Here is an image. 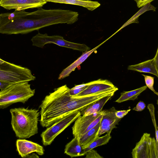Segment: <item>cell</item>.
<instances>
[{"instance_id":"obj_5","label":"cell","mask_w":158,"mask_h":158,"mask_svg":"<svg viewBox=\"0 0 158 158\" xmlns=\"http://www.w3.org/2000/svg\"><path fill=\"white\" fill-rule=\"evenodd\" d=\"M31 41L33 46L40 48H43L47 44H53L82 52L89 50L90 49L85 44L69 41L64 40L62 36L59 35L50 36L47 34L38 33L32 37Z\"/></svg>"},{"instance_id":"obj_18","label":"cell","mask_w":158,"mask_h":158,"mask_svg":"<svg viewBox=\"0 0 158 158\" xmlns=\"http://www.w3.org/2000/svg\"><path fill=\"white\" fill-rule=\"evenodd\" d=\"M100 122L94 127L80 138V143L83 149L88 147L98 137V133L99 128Z\"/></svg>"},{"instance_id":"obj_25","label":"cell","mask_w":158,"mask_h":158,"mask_svg":"<svg viewBox=\"0 0 158 158\" xmlns=\"http://www.w3.org/2000/svg\"><path fill=\"white\" fill-rule=\"evenodd\" d=\"M87 86L75 89H70L69 90L70 94L72 96H75L83 90Z\"/></svg>"},{"instance_id":"obj_11","label":"cell","mask_w":158,"mask_h":158,"mask_svg":"<svg viewBox=\"0 0 158 158\" xmlns=\"http://www.w3.org/2000/svg\"><path fill=\"white\" fill-rule=\"evenodd\" d=\"M116 87L110 81L100 79L90 81V84L83 90L75 96H80L100 93Z\"/></svg>"},{"instance_id":"obj_1","label":"cell","mask_w":158,"mask_h":158,"mask_svg":"<svg viewBox=\"0 0 158 158\" xmlns=\"http://www.w3.org/2000/svg\"><path fill=\"white\" fill-rule=\"evenodd\" d=\"M70 89L66 85L55 89L46 95L39 106L43 127H47L72 112H81L89 105L101 98L115 93L116 87L102 92L88 95L73 96L69 94Z\"/></svg>"},{"instance_id":"obj_16","label":"cell","mask_w":158,"mask_h":158,"mask_svg":"<svg viewBox=\"0 0 158 158\" xmlns=\"http://www.w3.org/2000/svg\"><path fill=\"white\" fill-rule=\"evenodd\" d=\"M114 94L113 93L105 96L89 105L83 110L81 112V115H87L100 112L102 110L104 105L113 96Z\"/></svg>"},{"instance_id":"obj_2","label":"cell","mask_w":158,"mask_h":158,"mask_svg":"<svg viewBox=\"0 0 158 158\" xmlns=\"http://www.w3.org/2000/svg\"><path fill=\"white\" fill-rule=\"evenodd\" d=\"M10 111L11 125L17 137L28 138L38 133L40 115L38 109L19 107L11 109Z\"/></svg>"},{"instance_id":"obj_29","label":"cell","mask_w":158,"mask_h":158,"mask_svg":"<svg viewBox=\"0 0 158 158\" xmlns=\"http://www.w3.org/2000/svg\"><path fill=\"white\" fill-rule=\"evenodd\" d=\"M158 49H157L156 54L153 59L154 64L156 68V69L158 70Z\"/></svg>"},{"instance_id":"obj_4","label":"cell","mask_w":158,"mask_h":158,"mask_svg":"<svg viewBox=\"0 0 158 158\" xmlns=\"http://www.w3.org/2000/svg\"><path fill=\"white\" fill-rule=\"evenodd\" d=\"M29 69L4 61L0 63V81L10 83L34 81Z\"/></svg>"},{"instance_id":"obj_27","label":"cell","mask_w":158,"mask_h":158,"mask_svg":"<svg viewBox=\"0 0 158 158\" xmlns=\"http://www.w3.org/2000/svg\"><path fill=\"white\" fill-rule=\"evenodd\" d=\"M154 0H139L137 3L138 8L141 7Z\"/></svg>"},{"instance_id":"obj_28","label":"cell","mask_w":158,"mask_h":158,"mask_svg":"<svg viewBox=\"0 0 158 158\" xmlns=\"http://www.w3.org/2000/svg\"><path fill=\"white\" fill-rule=\"evenodd\" d=\"M11 83L5 81H0V89L1 90L5 88Z\"/></svg>"},{"instance_id":"obj_12","label":"cell","mask_w":158,"mask_h":158,"mask_svg":"<svg viewBox=\"0 0 158 158\" xmlns=\"http://www.w3.org/2000/svg\"><path fill=\"white\" fill-rule=\"evenodd\" d=\"M16 146L19 155L22 157L26 158L27 155L34 152H36L40 155L44 154V150L43 146L25 139H17Z\"/></svg>"},{"instance_id":"obj_22","label":"cell","mask_w":158,"mask_h":158,"mask_svg":"<svg viewBox=\"0 0 158 158\" xmlns=\"http://www.w3.org/2000/svg\"><path fill=\"white\" fill-rule=\"evenodd\" d=\"M142 75L144 77L145 84L147 87L152 90L155 94L158 95V93L155 90L153 87L154 77L144 74Z\"/></svg>"},{"instance_id":"obj_19","label":"cell","mask_w":158,"mask_h":158,"mask_svg":"<svg viewBox=\"0 0 158 158\" xmlns=\"http://www.w3.org/2000/svg\"><path fill=\"white\" fill-rule=\"evenodd\" d=\"M147 88L145 85L135 89L129 91H123L121 93L120 96L115 102L121 103L129 100H135L139 95Z\"/></svg>"},{"instance_id":"obj_26","label":"cell","mask_w":158,"mask_h":158,"mask_svg":"<svg viewBox=\"0 0 158 158\" xmlns=\"http://www.w3.org/2000/svg\"><path fill=\"white\" fill-rule=\"evenodd\" d=\"M145 107V103L142 101H140L136 106L133 108V110L137 111H141L143 110Z\"/></svg>"},{"instance_id":"obj_8","label":"cell","mask_w":158,"mask_h":158,"mask_svg":"<svg viewBox=\"0 0 158 158\" xmlns=\"http://www.w3.org/2000/svg\"><path fill=\"white\" fill-rule=\"evenodd\" d=\"M104 110L87 115H80L75 121L72 127L74 137L80 138L96 125L101 121Z\"/></svg>"},{"instance_id":"obj_21","label":"cell","mask_w":158,"mask_h":158,"mask_svg":"<svg viewBox=\"0 0 158 158\" xmlns=\"http://www.w3.org/2000/svg\"><path fill=\"white\" fill-rule=\"evenodd\" d=\"M147 108L149 110L151 115L152 120L155 129L156 139L158 142V127L156 124L155 115V107L152 104H149L147 106Z\"/></svg>"},{"instance_id":"obj_20","label":"cell","mask_w":158,"mask_h":158,"mask_svg":"<svg viewBox=\"0 0 158 158\" xmlns=\"http://www.w3.org/2000/svg\"><path fill=\"white\" fill-rule=\"evenodd\" d=\"M110 134H107L105 135L97 137L94 140L90 143L88 147L83 149L81 156L85 155V153L89 150L98 146H102L107 143L111 138Z\"/></svg>"},{"instance_id":"obj_14","label":"cell","mask_w":158,"mask_h":158,"mask_svg":"<svg viewBox=\"0 0 158 158\" xmlns=\"http://www.w3.org/2000/svg\"><path fill=\"white\" fill-rule=\"evenodd\" d=\"M127 69L141 73H151L158 77V70L154 64L153 59L137 64L129 65Z\"/></svg>"},{"instance_id":"obj_7","label":"cell","mask_w":158,"mask_h":158,"mask_svg":"<svg viewBox=\"0 0 158 158\" xmlns=\"http://www.w3.org/2000/svg\"><path fill=\"white\" fill-rule=\"evenodd\" d=\"M158 143L150 135L144 133L132 150L133 158H157Z\"/></svg>"},{"instance_id":"obj_3","label":"cell","mask_w":158,"mask_h":158,"mask_svg":"<svg viewBox=\"0 0 158 158\" xmlns=\"http://www.w3.org/2000/svg\"><path fill=\"white\" fill-rule=\"evenodd\" d=\"M35 92L28 81L11 83L0 91V109L18 102L25 103Z\"/></svg>"},{"instance_id":"obj_15","label":"cell","mask_w":158,"mask_h":158,"mask_svg":"<svg viewBox=\"0 0 158 158\" xmlns=\"http://www.w3.org/2000/svg\"><path fill=\"white\" fill-rule=\"evenodd\" d=\"M46 2L64 3L82 6L93 11L99 7L101 4L97 1L83 0H44Z\"/></svg>"},{"instance_id":"obj_30","label":"cell","mask_w":158,"mask_h":158,"mask_svg":"<svg viewBox=\"0 0 158 158\" xmlns=\"http://www.w3.org/2000/svg\"><path fill=\"white\" fill-rule=\"evenodd\" d=\"M39 158V157L35 153H31L27 155L26 158Z\"/></svg>"},{"instance_id":"obj_17","label":"cell","mask_w":158,"mask_h":158,"mask_svg":"<svg viewBox=\"0 0 158 158\" xmlns=\"http://www.w3.org/2000/svg\"><path fill=\"white\" fill-rule=\"evenodd\" d=\"M80 138L74 137L66 145L64 153L71 157L81 156L83 149L79 142Z\"/></svg>"},{"instance_id":"obj_13","label":"cell","mask_w":158,"mask_h":158,"mask_svg":"<svg viewBox=\"0 0 158 158\" xmlns=\"http://www.w3.org/2000/svg\"><path fill=\"white\" fill-rule=\"evenodd\" d=\"M106 41V40H105L91 50L83 52L82 54L77 60L62 70L59 74L58 79L61 80L68 77L73 71H74L75 69L85 60L94 52Z\"/></svg>"},{"instance_id":"obj_23","label":"cell","mask_w":158,"mask_h":158,"mask_svg":"<svg viewBox=\"0 0 158 158\" xmlns=\"http://www.w3.org/2000/svg\"><path fill=\"white\" fill-rule=\"evenodd\" d=\"M86 158H103L98 154L97 151L92 149L88 151L85 154Z\"/></svg>"},{"instance_id":"obj_6","label":"cell","mask_w":158,"mask_h":158,"mask_svg":"<svg viewBox=\"0 0 158 158\" xmlns=\"http://www.w3.org/2000/svg\"><path fill=\"white\" fill-rule=\"evenodd\" d=\"M81 115L79 111L72 112L47 127L40 135L43 144L45 146L51 144L57 136Z\"/></svg>"},{"instance_id":"obj_24","label":"cell","mask_w":158,"mask_h":158,"mask_svg":"<svg viewBox=\"0 0 158 158\" xmlns=\"http://www.w3.org/2000/svg\"><path fill=\"white\" fill-rule=\"evenodd\" d=\"M131 110L130 109L127 110H116L115 114L117 117L121 119L127 115Z\"/></svg>"},{"instance_id":"obj_31","label":"cell","mask_w":158,"mask_h":158,"mask_svg":"<svg viewBox=\"0 0 158 158\" xmlns=\"http://www.w3.org/2000/svg\"><path fill=\"white\" fill-rule=\"evenodd\" d=\"M137 3L139 1V0H134Z\"/></svg>"},{"instance_id":"obj_9","label":"cell","mask_w":158,"mask_h":158,"mask_svg":"<svg viewBox=\"0 0 158 158\" xmlns=\"http://www.w3.org/2000/svg\"><path fill=\"white\" fill-rule=\"evenodd\" d=\"M44 0H0V6L7 9L20 10L42 7L46 3Z\"/></svg>"},{"instance_id":"obj_10","label":"cell","mask_w":158,"mask_h":158,"mask_svg":"<svg viewBox=\"0 0 158 158\" xmlns=\"http://www.w3.org/2000/svg\"><path fill=\"white\" fill-rule=\"evenodd\" d=\"M117 110L113 107L110 109L104 110V113L100 122V125L98 136L106 133L110 134L112 130L116 128V126L118 124L121 119L116 117L115 113Z\"/></svg>"}]
</instances>
